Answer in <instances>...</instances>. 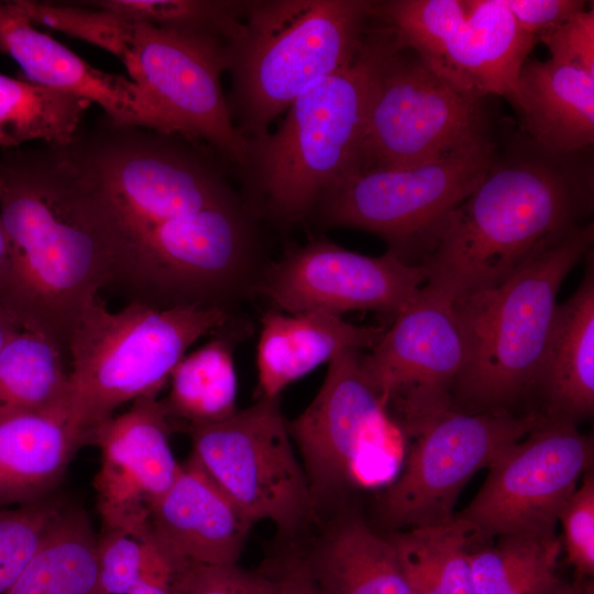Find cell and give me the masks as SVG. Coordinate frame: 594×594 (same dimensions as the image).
Returning a JSON list of instances; mask_svg holds the SVG:
<instances>
[{
    "mask_svg": "<svg viewBox=\"0 0 594 594\" xmlns=\"http://www.w3.org/2000/svg\"><path fill=\"white\" fill-rule=\"evenodd\" d=\"M559 154L521 131L451 212L424 266L426 286L450 301L493 289L584 223L593 210V158Z\"/></svg>",
    "mask_w": 594,
    "mask_h": 594,
    "instance_id": "obj_2",
    "label": "cell"
},
{
    "mask_svg": "<svg viewBox=\"0 0 594 594\" xmlns=\"http://www.w3.org/2000/svg\"><path fill=\"white\" fill-rule=\"evenodd\" d=\"M84 443L66 413L0 416V508L47 497Z\"/></svg>",
    "mask_w": 594,
    "mask_h": 594,
    "instance_id": "obj_26",
    "label": "cell"
},
{
    "mask_svg": "<svg viewBox=\"0 0 594 594\" xmlns=\"http://www.w3.org/2000/svg\"><path fill=\"white\" fill-rule=\"evenodd\" d=\"M63 505L48 497L0 508V594L15 581L41 546Z\"/></svg>",
    "mask_w": 594,
    "mask_h": 594,
    "instance_id": "obj_36",
    "label": "cell"
},
{
    "mask_svg": "<svg viewBox=\"0 0 594 594\" xmlns=\"http://www.w3.org/2000/svg\"><path fill=\"white\" fill-rule=\"evenodd\" d=\"M9 260V242L0 217V287L6 274Z\"/></svg>",
    "mask_w": 594,
    "mask_h": 594,
    "instance_id": "obj_45",
    "label": "cell"
},
{
    "mask_svg": "<svg viewBox=\"0 0 594 594\" xmlns=\"http://www.w3.org/2000/svg\"><path fill=\"white\" fill-rule=\"evenodd\" d=\"M521 132L549 152L572 154L594 142V76L552 59L526 61L509 101Z\"/></svg>",
    "mask_w": 594,
    "mask_h": 594,
    "instance_id": "obj_24",
    "label": "cell"
},
{
    "mask_svg": "<svg viewBox=\"0 0 594 594\" xmlns=\"http://www.w3.org/2000/svg\"><path fill=\"white\" fill-rule=\"evenodd\" d=\"M228 308H155L129 301L110 311L98 295L69 343L68 417L85 442L94 429L127 402L158 395L199 338L224 326Z\"/></svg>",
    "mask_w": 594,
    "mask_h": 594,
    "instance_id": "obj_7",
    "label": "cell"
},
{
    "mask_svg": "<svg viewBox=\"0 0 594 594\" xmlns=\"http://www.w3.org/2000/svg\"><path fill=\"white\" fill-rule=\"evenodd\" d=\"M97 538L81 509L64 506L3 594H105L98 575Z\"/></svg>",
    "mask_w": 594,
    "mask_h": 594,
    "instance_id": "obj_28",
    "label": "cell"
},
{
    "mask_svg": "<svg viewBox=\"0 0 594 594\" xmlns=\"http://www.w3.org/2000/svg\"><path fill=\"white\" fill-rule=\"evenodd\" d=\"M543 594H594L592 579H578L573 583L561 580Z\"/></svg>",
    "mask_w": 594,
    "mask_h": 594,
    "instance_id": "obj_43",
    "label": "cell"
},
{
    "mask_svg": "<svg viewBox=\"0 0 594 594\" xmlns=\"http://www.w3.org/2000/svg\"><path fill=\"white\" fill-rule=\"evenodd\" d=\"M98 575L105 594H129L144 575H173L174 565L152 536L105 528L97 538Z\"/></svg>",
    "mask_w": 594,
    "mask_h": 594,
    "instance_id": "obj_35",
    "label": "cell"
},
{
    "mask_svg": "<svg viewBox=\"0 0 594 594\" xmlns=\"http://www.w3.org/2000/svg\"><path fill=\"white\" fill-rule=\"evenodd\" d=\"M69 361L42 333L21 329L0 351V416L68 415Z\"/></svg>",
    "mask_w": 594,
    "mask_h": 594,
    "instance_id": "obj_30",
    "label": "cell"
},
{
    "mask_svg": "<svg viewBox=\"0 0 594 594\" xmlns=\"http://www.w3.org/2000/svg\"><path fill=\"white\" fill-rule=\"evenodd\" d=\"M562 550L558 536L532 538L497 537L471 553L475 594H543L560 579L557 563Z\"/></svg>",
    "mask_w": 594,
    "mask_h": 594,
    "instance_id": "obj_32",
    "label": "cell"
},
{
    "mask_svg": "<svg viewBox=\"0 0 594 594\" xmlns=\"http://www.w3.org/2000/svg\"><path fill=\"white\" fill-rule=\"evenodd\" d=\"M388 538L411 594H475L470 558L487 540L468 521L453 516L440 525L394 531Z\"/></svg>",
    "mask_w": 594,
    "mask_h": 594,
    "instance_id": "obj_29",
    "label": "cell"
},
{
    "mask_svg": "<svg viewBox=\"0 0 594 594\" xmlns=\"http://www.w3.org/2000/svg\"><path fill=\"white\" fill-rule=\"evenodd\" d=\"M90 102L77 96L0 74V148L41 141L69 146Z\"/></svg>",
    "mask_w": 594,
    "mask_h": 594,
    "instance_id": "obj_31",
    "label": "cell"
},
{
    "mask_svg": "<svg viewBox=\"0 0 594 594\" xmlns=\"http://www.w3.org/2000/svg\"><path fill=\"white\" fill-rule=\"evenodd\" d=\"M498 146L495 139L410 168L348 174L310 216L324 228L376 234L403 262L425 265L448 217L483 179Z\"/></svg>",
    "mask_w": 594,
    "mask_h": 594,
    "instance_id": "obj_11",
    "label": "cell"
},
{
    "mask_svg": "<svg viewBox=\"0 0 594 594\" xmlns=\"http://www.w3.org/2000/svg\"><path fill=\"white\" fill-rule=\"evenodd\" d=\"M277 582L279 594H319L310 580L300 556L289 557L268 572Z\"/></svg>",
    "mask_w": 594,
    "mask_h": 594,
    "instance_id": "obj_41",
    "label": "cell"
},
{
    "mask_svg": "<svg viewBox=\"0 0 594 594\" xmlns=\"http://www.w3.org/2000/svg\"><path fill=\"white\" fill-rule=\"evenodd\" d=\"M43 26L113 54L151 99L170 134L208 146L240 174L250 142L235 129L221 86L226 43L205 33L161 28L73 2L15 1Z\"/></svg>",
    "mask_w": 594,
    "mask_h": 594,
    "instance_id": "obj_4",
    "label": "cell"
},
{
    "mask_svg": "<svg viewBox=\"0 0 594 594\" xmlns=\"http://www.w3.org/2000/svg\"><path fill=\"white\" fill-rule=\"evenodd\" d=\"M76 4L161 28L215 35L224 42L234 31L242 1L226 0H94Z\"/></svg>",
    "mask_w": 594,
    "mask_h": 594,
    "instance_id": "obj_34",
    "label": "cell"
},
{
    "mask_svg": "<svg viewBox=\"0 0 594 594\" xmlns=\"http://www.w3.org/2000/svg\"><path fill=\"white\" fill-rule=\"evenodd\" d=\"M254 525L191 459L150 515L151 536L173 564H237Z\"/></svg>",
    "mask_w": 594,
    "mask_h": 594,
    "instance_id": "obj_20",
    "label": "cell"
},
{
    "mask_svg": "<svg viewBox=\"0 0 594 594\" xmlns=\"http://www.w3.org/2000/svg\"><path fill=\"white\" fill-rule=\"evenodd\" d=\"M583 279L558 305L537 382L534 411L579 425L594 411V262L585 256Z\"/></svg>",
    "mask_w": 594,
    "mask_h": 594,
    "instance_id": "obj_22",
    "label": "cell"
},
{
    "mask_svg": "<svg viewBox=\"0 0 594 594\" xmlns=\"http://www.w3.org/2000/svg\"><path fill=\"white\" fill-rule=\"evenodd\" d=\"M395 37L375 19L346 66L306 87L273 132L250 142L242 198L257 217L289 228L351 173L382 63Z\"/></svg>",
    "mask_w": 594,
    "mask_h": 594,
    "instance_id": "obj_3",
    "label": "cell"
},
{
    "mask_svg": "<svg viewBox=\"0 0 594 594\" xmlns=\"http://www.w3.org/2000/svg\"><path fill=\"white\" fill-rule=\"evenodd\" d=\"M502 2L520 29L536 37L585 10L587 3L581 0H502Z\"/></svg>",
    "mask_w": 594,
    "mask_h": 594,
    "instance_id": "obj_40",
    "label": "cell"
},
{
    "mask_svg": "<svg viewBox=\"0 0 594 594\" xmlns=\"http://www.w3.org/2000/svg\"><path fill=\"white\" fill-rule=\"evenodd\" d=\"M487 99L457 88L395 40L377 74L350 174L410 168L495 140Z\"/></svg>",
    "mask_w": 594,
    "mask_h": 594,
    "instance_id": "obj_10",
    "label": "cell"
},
{
    "mask_svg": "<svg viewBox=\"0 0 594 594\" xmlns=\"http://www.w3.org/2000/svg\"><path fill=\"white\" fill-rule=\"evenodd\" d=\"M248 331L243 321L231 318L210 341L179 360L169 375V393L162 400L170 420L183 428L210 425L238 410L233 352Z\"/></svg>",
    "mask_w": 594,
    "mask_h": 594,
    "instance_id": "obj_27",
    "label": "cell"
},
{
    "mask_svg": "<svg viewBox=\"0 0 594 594\" xmlns=\"http://www.w3.org/2000/svg\"><path fill=\"white\" fill-rule=\"evenodd\" d=\"M592 463L593 440L578 425L546 419L493 459L475 497L454 516L486 540L557 536L560 512Z\"/></svg>",
    "mask_w": 594,
    "mask_h": 594,
    "instance_id": "obj_15",
    "label": "cell"
},
{
    "mask_svg": "<svg viewBox=\"0 0 594 594\" xmlns=\"http://www.w3.org/2000/svg\"><path fill=\"white\" fill-rule=\"evenodd\" d=\"M174 587L177 594H279L270 573L189 561L174 563Z\"/></svg>",
    "mask_w": 594,
    "mask_h": 594,
    "instance_id": "obj_37",
    "label": "cell"
},
{
    "mask_svg": "<svg viewBox=\"0 0 594 594\" xmlns=\"http://www.w3.org/2000/svg\"><path fill=\"white\" fill-rule=\"evenodd\" d=\"M301 562L319 594H411L388 536L361 517H339Z\"/></svg>",
    "mask_w": 594,
    "mask_h": 594,
    "instance_id": "obj_25",
    "label": "cell"
},
{
    "mask_svg": "<svg viewBox=\"0 0 594 594\" xmlns=\"http://www.w3.org/2000/svg\"><path fill=\"white\" fill-rule=\"evenodd\" d=\"M537 42L502 0H469L461 26L426 64L462 91L510 101L519 70Z\"/></svg>",
    "mask_w": 594,
    "mask_h": 594,
    "instance_id": "obj_21",
    "label": "cell"
},
{
    "mask_svg": "<svg viewBox=\"0 0 594 594\" xmlns=\"http://www.w3.org/2000/svg\"><path fill=\"white\" fill-rule=\"evenodd\" d=\"M266 264L244 200L154 226L124 242L111 285L155 308L223 307L254 293Z\"/></svg>",
    "mask_w": 594,
    "mask_h": 594,
    "instance_id": "obj_8",
    "label": "cell"
},
{
    "mask_svg": "<svg viewBox=\"0 0 594 594\" xmlns=\"http://www.w3.org/2000/svg\"><path fill=\"white\" fill-rule=\"evenodd\" d=\"M468 13L469 0L375 1L376 20L399 47L413 50L425 63L437 55Z\"/></svg>",
    "mask_w": 594,
    "mask_h": 594,
    "instance_id": "obj_33",
    "label": "cell"
},
{
    "mask_svg": "<svg viewBox=\"0 0 594 594\" xmlns=\"http://www.w3.org/2000/svg\"><path fill=\"white\" fill-rule=\"evenodd\" d=\"M375 14L369 0H244L226 42L227 103L249 142L270 132L311 82L346 66Z\"/></svg>",
    "mask_w": 594,
    "mask_h": 594,
    "instance_id": "obj_6",
    "label": "cell"
},
{
    "mask_svg": "<svg viewBox=\"0 0 594 594\" xmlns=\"http://www.w3.org/2000/svg\"><path fill=\"white\" fill-rule=\"evenodd\" d=\"M463 353L452 301L426 285L362 353L370 383L406 439L452 408Z\"/></svg>",
    "mask_w": 594,
    "mask_h": 594,
    "instance_id": "obj_16",
    "label": "cell"
},
{
    "mask_svg": "<svg viewBox=\"0 0 594 594\" xmlns=\"http://www.w3.org/2000/svg\"><path fill=\"white\" fill-rule=\"evenodd\" d=\"M359 350H343L329 362L309 406L287 421L307 476L316 514L364 484L367 463L396 464L395 446L405 439L370 383Z\"/></svg>",
    "mask_w": 594,
    "mask_h": 594,
    "instance_id": "obj_13",
    "label": "cell"
},
{
    "mask_svg": "<svg viewBox=\"0 0 594 594\" xmlns=\"http://www.w3.org/2000/svg\"><path fill=\"white\" fill-rule=\"evenodd\" d=\"M95 179L123 243L162 222L242 200L224 163L206 145L177 134L110 121L72 143Z\"/></svg>",
    "mask_w": 594,
    "mask_h": 594,
    "instance_id": "obj_9",
    "label": "cell"
},
{
    "mask_svg": "<svg viewBox=\"0 0 594 594\" xmlns=\"http://www.w3.org/2000/svg\"><path fill=\"white\" fill-rule=\"evenodd\" d=\"M21 329L18 320L0 305V351L10 337Z\"/></svg>",
    "mask_w": 594,
    "mask_h": 594,
    "instance_id": "obj_44",
    "label": "cell"
},
{
    "mask_svg": "<svg viewBox=\"0 0 594 594\" xmlns=\"http://www.w3.org/2000/svg\"><path fill=\"white\" fill-rule=\"evenodd\" d=\"M170 421L162 400L152 394L94 429L90 442L102 457L95 486L105 527L133 534L147 527L153 503L180 466L169 443Z\"/></svg>",
    "mask_w": 594,
    "mask_h": 594,
    "instance_id": "obj_18",
    "label": "cell"
},
{
    "mask_svg": "<svg viewBox=\"0 0 594 594\" xmlns=\"http://www.w3.org/2000/svg\"><path fill=\"white\" fill-rule=\"evenodd\" d=\"M552 61L594 76V10H583L537 36Z\"/></svg>",
    "mask_w": 594,
    "mask_h": 594,
    "instance_id": "obj_39",
    "label": "cell"
},
{
    "mask_svg": "<svg viewBox=\"0 0 594 594\" xmlns=\"http://www.w3.org/2000/svg\"><path fill=\"white\" fill-rule=\"evenodd\" d=\"M593 241V222L581 223L501 286L452 301L464 352L452 388L453 409L534 411L560 286Z\"/></svg>",
    "mask_w": 594,
    "mask_h": 594,
    "instance_id": "obj_5",
    "label": "cell"
},
{
    "mask_svg": "<svg viewBox=\"0 0 594 594\" xmlns=\"http://www.w3.org/2000/svg\"><path fill=\"white\" fill-rule=\"evenodd\" d=\"M0 52L19 64L21 77L97 103L117 127L170 134L141 87L123 76L95 68L36 30L13 1H0Z\"/></svg>",
    "mask_w": 594,
    "mask_h": 594,
    "instance_id": "obj_19",
    "label": "cell"
},
{
    "mask_svg": "<svg viewBox=\"0 0 594 594\" xmlns=\"http://www.w3.org/2000/svg\"><path fill=\"white\" fill-rule=\"evenodd\" d=\"M191 459L255 524L267 520L288 537L315 518L301 462L278 398L210 425L189 426Z\"/></svg>",
    "mask_w": 594,
    "mask_h": 594,
    "instance_id": "obj_12",
    "label": "cell"
},
{
    "mask_svg": "<svg viewBox=\"0 0 594 594\" xmlns=\"http://www.w3.org/2000/svg\"><path fill=\"white\" fill-rule=\"evenodd\" d=\"M0 217L9 242L0 305L69 361L88 306L114 279L119 227L72 145L3 151Z\"/></svg>",
    "mask_w": 594,
    "mask_h": 594,
    "instance_id": "obj_1",
    "label": "cell"
},
{
    "mask_svg": "<svg viewBox=\"0 0 594 594\" xmlns=\"http://www.w3.org/2000/svg\"><path fill=\"white\" fill-rule=\"evenodd\" d=\"M563 529L562 546L578 579H591L594 573V475L587 470L582 485L562 507L559 521Z\"/></svg>",
    "mask_w": 594,
    "mask_h": 594,
    "instance_id": "obj_38",
    "label": "cell"
},
{
    "mask_svg": "<svg viewBox=\"0 0 594 594\" xmlns=\"http://www.w3.org/2000/svg\"><path fill=\"white\" fill-rule=\"evenodd\" d=\"M129 594H177L174 587V575H144Z\"/></svg>",
    "mask_w": 594,
    "mask_h": 594,
    "instance_id": "obj_42",
    "label": "cell"
},
{
    "mask_svg": "<svg viewBox=\"0 0 594 594\" xmlns=\"http://www.w3.org/2000/svg\"><path fill=\"white\" fill-rule=\"evenodd\" d=\"M426 282V266L407 264L388 251L369 256L315 239L266 263L254 293L287 314L372 310L392 323Z\"/></svg>",
    "mask_w": 594,
    "mask_h": 594,
    "instance_id": "obj_17",
    "label": "cell"
},
{
    "mask_svg": "<svg viewBox=\"0 0 594 594\" xmlns=\"http://www.w3.org/2000/svg\"><path fill=\"white\" fill-rule=\"evenodd\" d=\"M546 419L535 411L505 415L453 408L430 419L410 439L404 470L380 496V520L395 531L451 520L470 479Z\"/></svg>",
    "mask_w": 594,
    "mask_h": 594,
    "instance_id": "obj_14",
    "label": "cell"
},
{
    "mask_svg": "<svg viewBox=\"0 0 594 594\" xmlns=\"http://www.w3.org/2000/svg\"><path fill=\"white\" fill-rule=\"evenodd\" d=\"M384 326H358L341 316L320 311H266L261 319L256 351L257 398H278L304 377L343 350H371Z\"/></svg>",
    "mask_w": 594,
    "mask_h": 594,
    "instance_id": "obj_23",
    "label": "cell"
}]
</instances>
